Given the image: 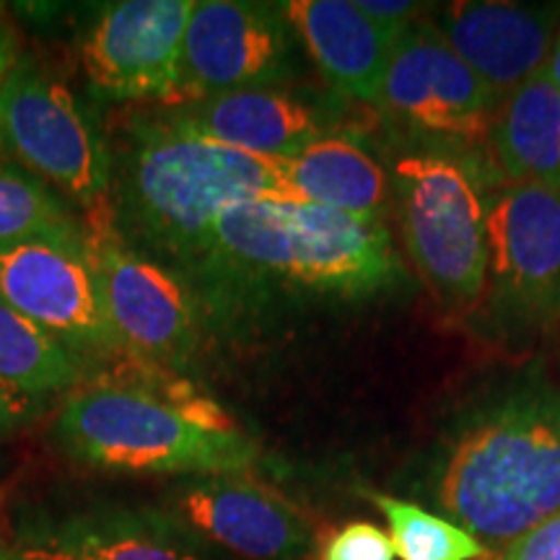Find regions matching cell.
Masks as SVG:
<instances>
[{"label": "cell", "mask_w": 560, "mask_h": 560, "mask_svg": "<svg viewBox=\"0 0 560 560\" xmlns=\"http://www.w3.org/2000/svg\"><path fill=\"white\" fill-rule=\"evenodd\" d=\"M120 166H112L109 213L122 240L190 283L210 231L240 202H301L285 159L187 136L156 109L132 117Z\"/></svg>", "instance_id": "1"}, {"label": "cell", "mask_w": 560, "mask_h": 560, "mask_svg": "<svg viewBox=\"0 0 560 560\" xmlns=\"http://www.w3.org/2000/svg\"><path fill=\"white\" fill-rule=\"evenodd\" d=\"M402 278L384 221H366L310 202H240L210 231L195 280H255L268 289L361 299Z\"/></svg>", "instance_id": "2"}, {"label": "cell", "mask_w": 560, "mask_h": 560, "mask_svg": "<svg viewBox=\"0 0 560 560\" xmlns=\"http://www.w3.org/2000/svg\"><path fill=\"white\" fill-rule=\"evenodd\" d=\"M454 524L488 542H511L560 511V392L524 387L482 408L439 475Z\"/></svg>", "instance_id": "3"}, {"label": "cell", "mask_w": 560, "mask_h": 560, "mask_svg": "<svg viewBox=\"0 0 560 560\" xmlns=\"http://www.w3.org/2000/svg\"><path fill=\"white\" fill-rule=\"evenodd\" d=\"M55 436L70 457L117 475H240L257 462L249 433H219L136 389L81 382Z\"/></svg>", "instance_id": "4"}, {"label": "cell", "mask_w": 560, "mask_h": 560, "mask_svg": "<svg viewBox=\"0 0 560 560\" xmlns=\"http://www.w3.org/2000/svg\"><path fill=\"white\" fill-rule=\"evenodd\" d=\"M392 192L405 247L441 306L470 312L486 299L488 200L467 164L410 153L395 164Z\"/></svg>", "instance_id": "5"}, {"label": "cell", "mask_w": 560, "mask_h": 560, "mask_svg": "<svg viewBox=\"0 0 560 560\" xmlns=\"http://www.w3.org/2000/svg\"><path fill=\"white\" fill-rule=\"evenodd\" d=\"M0 145L89 213L109 202L112 153L66 83L30 58L0 81Z\"/></svg>", "instance_id": "6"}, {"label": "cell", "mask_w": 560, "mask_h": 560, "mask_svg": "<svg viewBox=\"0 0 560 560\" xmlns=\"http://www.w3.org/2000/svg\"><path fill=\"white\" fill-rule=\"evenodd\" d=\"M86 221V244L104 312L122 353L182 369L200 346L198 293L177 270L166 268L122 240L109 202Z\"/></svg>", "instance_id": "7"}, {"label": "cell", "mask_w": 560, "mask_h": 560, "mask_svg": "<svg viewBox=\"0 0 560 560\" xmlns=\"http://www.w3.org/2000/svg\"><path fill=\"white\" fill-rule=\"evenodd\" d=\"M490 322L509 335L560 322V190L509 182L488 198Z\"/></svg>", "instance_id": "8"}, {"label": "cell", "mask_w": 560, "mask_h": 560, "mask_svg": "<svg viewBox=\"0 0 560 560\" xmlns=\"http://www.w3.org/2000/svg\"><path fill=\"white\" fill-rule=\"evenodd\" d=\"M376 107L420 136L472 145L488 140L499 100L436 26L423 21L392 45Z\"/></svg>", "instance_id": "9"}, {"label": "cell", "mask_w": 560, "mask_h": 560, "mask_svg": "<svg viewBox=\"0 0 560 560\" xmlns=\"http://www.w3.org/2000/svg\"><path fill=\"white\" fill-rule=\"evenodd\" d=\"M293 37L278 5L200 0L182 42L174 104L283 83L296 68Z\"/></svg>", "instance_id": "10"}, {"label": "cell", "mask_w": 560, "mask_h": 560, "mask_svg": "<svg viewBox=\"0 0 560 560\" xmlns=\"http://www.w3.org/2000/svg\"><path fill=\"white\" fill-rule=\"evenodd\" d=\"M0 301L79 353L122 355L104 312L86 234L0 247Z\"/></svg>", "instance_id": "11"}, {"label": "cell", "mask_w": 560, "mask_h": 560, "mask_svg": "<svg viewBox=\"0 0 560 560\" xmlns=\"http://www.w3.org/2000/svg\"><path fill=\"white\" fill-rule=\"evenodd\" d=\"M195 0H122L94 21L81 47L91 86L115 102H177L179 55Z\"/></svg>", "instance_id": "12"}, {"label": "cell", "mask_w": 560, "mask_h": 560, "mask_svg": "<svg viewBox=\"0 0 560 560\" xmlns=\"http://www.w3.org/2000/svg\"><path fill=\"white\" fill-rule=\"evenodd\" d=\"M431 24L501 104L548 66L560 32V5L459 0Z\"/></svg>", "instance_id": "13"}, {"label": "cell", "mask_w": 560, "mask_h": 560, "mask_svg": "<svg viewBox=\"0 0 560 560\" xmlns=\"http://www.w3.org/2000/svg\"><path fill=\"white\" fill-rule=\"evenodd\" d=\"M174 516L249 560H296L312 548V527L276 490L247 475H208L179 488Z\"/></svg>", "instance_id": "14"}, {"label": "cell", "mask_w": 560, "mask_h": 560, "mask_svg": "<svg viewBox=\"0 0 560 560\" xmlns=\"http://www.w3.org/2000/svg\"><path fill=\"white\" fill-rule=\"evenodd\" d=\"M13 550L24 560H202L177 516L130 506L34 520L21 527Z\"/></svg>", "instance_id": "15"}, {"label": "cell", "mask_w": 560, "mask_h": 560, "mask_svg": "<svg viewBox=\"0 0 560 560\" xmlns=\"http://www.w3.org/2000/svg\"><path fill=\"white\" fill-rule=\"evenodd\" d=\"M156 112L187 136L268 159H293L314 140L325 138L319 112L276 89L231 91L166 104Z\"/></svg>", "instance_id": "16"}, {"label": "cell", "mask_w": 560, "mask_h": 560, "mask_svg": "<svg viewBox=\"0 0 560 560\" xmlns=\"http://www.w3.org/2000/svg\"><path fill=\"white\" fill-rule=\"evenodd\" d=\"M278 11L332 89L376 104L395 37L348 0H285Z\"/></svg>", "instance_id": "17"}, {"label": "cell", "mask_w": 560, "mask_h": 560, "mask_svg": "<svg viewBox=\"0 0 560 560\" xmlns=\"http://www.w3.org/2000/svg\"><path fill=\"white\" fill-rule=\"evenodd\" d=\"M291 190L301 202L355 219L382 221L392 198V177L361 143L325 136L285 159Z\"/></svg>", "instance_id": "18"}, {"label": "cell", "mask_w": 560, "mask_h": 560, "mask_svg": "<svg viewBox=\"0 0 560 560\" xmlns=\"http://www.w3.org/2000/svg\"><path fill=\"white\" fill-rule=\"evenodd\" d=\"M488 143L511 182L560 190V86L545 70L499 104Z\"/></svg>", "instance_id": "19"}, {"label": "cell", "mask_w": 560, "mask_h": 560, "mask_svg": "<svg viewBox=\"0 0 560 560\" xmlns=\"http://www.w3.org/2000/svg\"><path fill=\"white\" fill-rule=\"evenodd\" d=\"M0 382L32 397L79 387V353L0 301Z\"/></svg>", "instance_id": "20"}, {"label": "cell", "mask_w": 560, "mask_h": 560, "mask_svg": "<svg viewBox=\"0 0 560 560\" xmlns=\"http://www.w3.org/2000/svg\"><path fill=\"white\" fill-rule=\"evenodd\" d=\"M83 234L86 223L75 219L60 192L24 166L0 161V247L42 236L68 240Z\"/></svg>", "instance_id": "21"}, {"label": "cell", "mask_w": 560, "mask_h": 560, "mask_svg": "<svg viewBox=\"0 0 560 560\" xmlns=\"http://www.w3.org/2000/svg\"><path fill=\"white\" fill-rule=\"evenodd\" d=\"M91 380L112 384V387L136 389L140 395L151 397V400L182 412L185 418L195 420L198 425H206L210 431H244L219 400H213L200 384L185 380L177 369L161 366V363H151L143 359H132V355L122 353L115 355V361H112L107 369L96 371Z\"/></svg>", "instance_id": "22"}, {"label": "cell", "mask_w": 560, "mask_h": 560, "mask_svg": "<svg viewBox=\"0 0 560 560\" xmlns=\"http://www.w3.org/2000/svg\"><path fill=\"white\" fill-rule=\"evenodd\" d=\"M371 501L389 522V537L397 558L402 560H478L486 545L459 524L431 514L418 503L374 493Z\"/></svg>", "instance_id": "23"}, {"label": "cell", "mask_w": 560, "mask_h": 560, "mask_svg": "<svg viewBox=\"0 0 560 560\" xmlns=\"http://www.w3.org/2000/svg\"><path fill=\"white\" fill-rule=\"evenodd\" d=\"M395 545L387 532L369 522H353L335 532L319 560H395Z\"/></svg>", "instance_id": "24"}, {"label": "cell", "mask_w": 560, "mask_h": 560, "mask_svg": "<svg viewBox=\"0 0 560 560\" xmlns=\"http://www.w3.org/2000/svg\"><path fill=\"white\" fill-rule=\"evenodd\" d=\"M493 560H560V511L511 540Z\"/></svg>", "instance_id": "25"}, {"label": "cell", "mask_w": 560, "mask_h": 560, "mask_svg": "<svg viewBox=\"0 0 560 560\" xmlns=\"http://www.w3.org/2000/svg\"><path fill=\"white\" fill-rule=\"evenodd\" d=\"M39 397L26 395L11 384L0 382V436H9V433L19 431L21 425H26L37 416Z\"/></svg>", "instance_id": "26"}, {"label": "cell", "mask_w": 560, "mask_h": 560, "mask_svg": "<svg viewBox=\"0 0 560 560\" xmlns=\"http://www.w3.org/2000/svg\"><path fill=\"white\" fill-rule=\"evenodd\" d=\"M355 5H359V9L374 21V24H380L382 30L395 39L400 37L410 24H416V16L420 9L416 3H366V0Z\"/></svg>", "instance_id": "27"}, {"label": "cell", "mask_w": 560, "mask_h": 560, "mask_svg": "<svg viewBox=\"0 0 560 560\" xmlns=\"http://www.w3.org/2000/svg\"><path fill=\"white\" fill-rule=\"evenodd\" d=\"M16 39H13V32L5 26V21L0 19V81L9 75V70L16 66Z\"/></svg>", "instance_id": "28"}, {"label": "cell", "mask_w": 560, "mask_h": 560, "mask_svg": "<svg viewBox=\"0 0 560 560\" xmlns=\"http://www.w3.org/2000/svg\"><path fill=\"white\" fill-rule=\"evenodd\" d=\"M545 73L550 75V79H552V83H556V86H560V32H558L556 45H552V52H550L548 66H545Z\"/></svg>", "instance_id": "29"}, {"label": "cell", "mask_w": 560, "mask_h": 560, "mask_svg": "<svg viewBox=\"0 0 560 560\" xmlns=\"http://www.w3.org/2000/svg\"><path fill=\"white\" fill-rule=\"evenodd\" d=\"M0 560H24V558H21L19 552L13 550V545L0 540Z\"/></svg>", "instance_id": "30"}]
</instances>
